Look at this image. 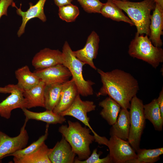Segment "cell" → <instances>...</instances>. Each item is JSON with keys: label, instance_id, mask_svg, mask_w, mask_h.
I'll return each instance as SVG.
<instances>
[{"label": "cell", "instance_id": "cell-1", "mask_svg": "<svg viewBox=\"0 0 163 163\" xmlns=\"http://www.w3.org/2000/svg\"><path fill=\"white\" fill-rule=\"evenodd\" d=\"M97 70L102 84L97 96L108 95L121 108L129 109L132 99L139 90L137 80L130 73L120 69L107 72Z\"/></svg>", "mask_w": 163, "mask_h": 163}, {"label": "cell", "instance_id": "cell-2", "mask_svg": "<svg viewBox=\"0 0 163 163\" xmlns=\"http://www.w3.org/2000/svg\"><path fill=\"white\" fill-rule=\"evenodd\" d=\"M68 125H62L58 131L71 145L73 152L80 160H84L91 155L90 145L95 140L94 135L90 134L91 130L82 126L78 122L68 121Z\"/></svg>", "mask_w": 163, "mask_h": 163}, {"label": "cell", "instance_id": "cell-3", "mask_svg": "<svg viewBox=\"0 0 163 163\" xmlns=\"http://www.w3.org/2000/svg\"><path fill=\"white\" fill-rule=\"evenodd\" d=\"M113 1L127 14L136 27V34H145L149 36L151 12L155 6V3L153 0H144L138 2L126 0Z\"/></svg>", "mask_w": 163, "mask_h": 163}, {"label": "cell", "instance_id": "cell-4", "mask_svg": "<svg viewBox=\"0 0 163 163\" xmlns=\"http://www.w3.org/2000/svg\"><path fill=\"white\" fill-rule=\"evenodd\" d=\"M128 53L133 58L142 60L156 69L163 62V50L152 43L148 36L136 33L129 46Z\"/></svg>", "mask_w": 163, "mask_h": 163}, {"label": "cell", "instance_id": "cell-5", "mask_svg": "<svg viewBox=\"0 0 163 163\" xmlns=\"http://www.w3.org/2000/svg\"><path fill=\"white\" fill-rule=\"evenodd\" d=\"M62 53V64L70 72L79 95L83 97L93 95L94 91L92 86L94 83L90 80H85L82 75L83 67L85 64L75 56L66 41L63 44Z\"/></svg>", "mask_w": 163, "mask_h": 163}, {"label": "cell", "instance_id": "cell-6", "mask_svg": "<svg viewBox=\"0 0 163 163\" xmlns=\"http://www.w3.org/2000/svg\"><path fill=\"white\" fill-rule=\"evenodd\" d=\"M142 101L135 96L130 102V126L127 141L136 152L140 149L142 135L145 124Z\"/></svg>", "mask_w": 163, "mask_h": 163}, {"label": "cell", "instance_id": "cell-7", "mask_svg": "<svg viewBox=\"0 0 163 163\" xmlns=\"http://www.w3.org/2000/svg\"><path fill=\"white\" fill-rule=\"evenodd\" d=\"M102 145L108 148L111 163H128L136 157L135 151L127 140H123L116 136H110L109 140L105 137Z\"/></svg>", "mask_w": 163, "mask_h": 163}, {"label": "cell", "instance_id": "cell-8", "mask_svg": "<svg viewBox=\"0 0 163 163\" xmlns=\"http://www.w3.org/2000/svg\"><path fill=\"white\" fill-rule=\"evenodd\" d=\"M28 120L26 118L20 133L16 136L11 137L0 131V161L8 155L26 147L29 138L26 129Z\"/></svg>", "mask_w": 163, "mask_h": 163}, {"label": "cell", "instance_id": "cell-9", "mask_svg": "<svg viewBox=\"0 0 163 163\" xmlns=\"http://www.w3.org/2000/svg\"><path fill=\"white\" fill-rule=\"evenodd\" d=\"M96 106L92 101H83L78 94L71 105L67 109L59 114L62 116L73 117L82 122L89 128L94 134L95 139L98 136L92 129L89 124V118L88 117V112L94 110Z\"/></svg>", "mask_w": 163, "mask_h": 163}, {"label": "cell", "instance_id": "cell-10", "mask_svg": "<svg viewBox=\"0 0 163 163\" xmlns=\"http://www.w3.org/2000/svg\"><path fill=\"white\" fill-rule=\"evenodd\" d=\"M34 72L45 84L64 83L72 76L69 70L62 64L36 70Z\"/></svg>", "mask_w": 163, "mask_h": 163}, {"label": "cell", "instance_id": "cell-11", "mask_svg": "<svg viewBox=\"0 0 163 163\" xmlns=\"http://www.w3.org/2000/svg\"><path fill=\"white\" fill-rule=\"evenodd\" d=\"M100 41L99 36L93 30L88 37L84 46L82 49L73 51L74 55L78 59L95 70H97V68L93 60L97 57Z\"/></svg>", "mask_w": 163, "mask_h": 163}, {"label": "cell", "instance_id": "cell-12", "mask_svg": "<svg viewBox=\"0 0 163 163\" xmlns=\"http://www.w3.org/2000/svg\"><path fill=\"white\" fill-rule=\"evenodd\" d=\"M46 0H39L34 5L31 2L29 3V8L26 11H23L21 9V4L19 8H18L14 2L11 5L16 8L17 14L22 18L21 24L17 33L18 37H20L25 32V27L27 23L31 19L35 18H39L43 22L46 21V18L44 11V7Z\"/></svg>", "mask_w": 163, "mask_h": 163}, {"label": "cell", "instance_id": "cell-13", "mask_svg": "<svg viewBox=\"0 0 163 163\" xmlns=\"http://www.w3.org/2000/svg\"><path fill=\"white\" fill-rule=\"evenodd\" d=\"M23 91L14 85L10 94L0 103V116L9 119L12 110L17 108H26L27 103L23 95Z\"/></svg>", "mask_w": 163, "mask_h": 163}, {"label": "cell", "instance_id": "cell-14", "mask_svg": "<svg viewBox=\"0 0 163 163\" xmlns=\"http://www.w3.org/2000/svg\"><path fill=\"white\" fill-rule=\"evenodd\" d=\"M62 52L59 50L45 48L40 50L34 56L32 61V66L36 70L43 69L58 64H62Z\"/></svg>", "mask_w": 163, "mask_h": 163}, {"label": "cell", "instance_id": "cell-15", "mask_svg": "<svg viewBox=\"0 0 163 163\" xmlns=\"http://www.w3.org/2000/svg\"><path fill=\"white\" fill-rule=\"evenodd\" d=\"M75 154L62 135V138L52 149H50L48 157L51 163H74Z\"/></svg>", "mask_w": 163, "mask_h": 163}, {"label": "cell", "instance_id": "cell-16", "mask_svg": "<svg viewBox=\"0 0 163 163\" xmlns=\"http://www.w3.org/2000/svg\"><path fill=\"white\" fill-rule=\"evenodd\" d=\"M78 94L77 88L72 78L64 83L59 101L53 111L59 114L67 109Z\"/></svg>", "mask_w": 163, "mask_h": 163}, {"label": "cell", "instance_id": "cell-17", "mask_svg": "<svg viewBox=\"0 0 163 163\" xmlns=\"http://www.w3.org/2000/svg\"><path fill=\"white\" fill-rule=\"evenodd\" d=\"M149 39L155 46L161 47L163 42L161 36L163 34V8L155 3L150 18Z\"/></svg>", "mask_w": 163, "mask_h": 163}, {"label": "cell", "instance_id": "cell-18", "mask_svg": "<svg viewBox=\"0 0 163 163\" xmlns=\"http://www.w3.org/2000/svg\"><path fill=\"white\" fill-rule=\"evenodd\" d=\"M110 134L123 140H128L130 126L129 112L127 109L121 108L117 119L111 126Z\"/></svg>", "mask_w": 163, "mask_h": 163}, {"label": "cell", "instance_id": "cell-19", "mask_svg": "<svg viewBox=\"0 0 163 163\" xmlns=\"http://www.w3.org/2000/svg\"><path fill=\"white\" fill-rule=\"evenodd\" d=\"M15 74L18 81L16 85L23 91L31 89L38 84L41 81L34 72L30 71L29 67L27 65L16 70Z\"/></svg>", "mask_w": 163, "mask_h": 163}, {"label": "cell", "instance_id": "cell-20", "mask_svg": "<svg viewBox=\"0 0 163 163\" xmlns=\"http://www.w3.org/2000/svg\"><path fill=\"white\" fill-rule=\"evenodd\" d=\"M45 84L40 81L31 89L24 91L23 95L27 103L26 108L40 107H45L44 90Z\"/></svg>", "mask_w": 163, "mask_h": 163}, {"label": "cell", "instance_id": "cell-21", "mask_svg": "<svg viewBox=\"0 0 163 163\" xmlns=\"http://www.w3.org/2000/svg\"><path fill=\"white\" fill-rule=\"evenodd\" d=\"M99 105L102 108L100 113L101 117L109 125H112L116 122L121 109L120 105L109 97L100 101Z\"/></svg>", "mask_w": 163, "mask_h": 163}, {"label": "cell", "instance_id": "cell-22", "mask_svg": "<svg viewBox=\"0 0 163 163\" xmlns=\"http://www.w3.org/2000/svg\"><path fill=\"white\" fill-rule=\"evenodd\" d=\"M22 110L26 118L28 120L43 121L49 124H62L66 120L64 117L56 113L52 110H46L43 112H36L29 110L26 108Z\"/></svg>", "mask_w": 163, "mask_h": 163}, {"label": "cell", "instance_id": "cell-23", "mask_svg": "<svg viewBox=\"0 0 163 163\" xmlns=\"http://www.w3.org/2000/svg\"><path fill=\"white\" fill-rule=\"evenodd\" d=\"M143 108L145 119L151 123L155 130L161 131L163 117L161 116L157 99H154L149 103L144 105Z\"/></svg>", "mask_w": 163, "mask_h": 163}, {"label": "cell", "instance_id": "cell-24", "mask_svg": "<svg viewBox=\"0 0 163 163\" xmlns=\"http://www.w3.org/2000/svg\"><path fill=\"white\" fill-rule=\"evenodd\" d=\"M100 14L105 17L113 21H123L128 23L130 26L134 25L129 18L123 13L122 10L111 0H107L105 3H104L101 9Z\"/></svg>", "mask_w": 163, "mask_h": 163}, {"label": "cell", "instance_id": "cell-25", "mask_svg": "<svg viewBox=\"0 0 163 163\" xmlns=\"http://www.w3.org/2000/svg\"><path fill=\"white\" fill-rule=\"evenodd\" d=\"M50 149L44 142L36 150L23 157L13 158L15 163H51L48 157Z\"/></svg>", "mask_w": 163, "mask_h": 163}, {"label": "cell", "instance_id": "cell-26", "mask_svg": "<svg viewBox=\"0 0 163 163\" xmlns=\"http://www.w3.org/2000/svg\"><path fill=\"white\" fill-rule=\"evenodd\" d=\"M63 83L45 84L44 90L45 107L52 110L57 104Z\"/></svg>", "mask_w": 163, "mask_h": 163}, {"label": "cell", "instance_id": "cell-27", "mask_svg": "<svg viewBox=\"0 0 163 163\" xmlns=\"http://www.w3.org/2000/svg\"><path fill=\"white\" fill-rule=\"evenodd\" d=\"M136 157L128 163H153L160 160L163 153V148L153 149H140L136 152Z\"/></svg>", "mask_w": 163, "mask_h": 163}, {"label": "cell", "instance_id": "cell-28", "mask_svg": "<svg viewBox=\"0 0 163 163\" xmlns=\"http://www.w3.org/2000/svg\"><path fill=\"white\" fill-rule=\"evenodd\" d=\"M49 125V124H47L45 133L40 137L37 140L32 143L28 147L17 151L8 155V156H12L15 158H20L28 155L36 150L47 138Z\"/></svg>", "mask_w": 163, "mask_h": 163}, {"label": "cell", "instance_id": "cell-29", "mask_svg": "<svg viewBox=\"0 0 163 163\" xmlns=\"http://www.w3.org/2000/svg\"><path fill=\"white\" fill-rule=\"evenodd\" d=\"M79 14L78 7L72 3L59 7L58 15L59 18L67 22L75 21Z\"/></svg>", "mask_w": 163, "mask_h": 163}, {"label": "cell", "instance_id": "cell-30", "mask_svg": "<svg viewBox=\"0 0 163 163\" xmlns=\"http://www.w3.org/2000/svg\"><path fill=\"white\" fill-rule=\"evenodd\" d=\"M83 10L88 13L100 14L104 3L100 0H76Z\"/></svg>", "mask_w": 163, "mask_h": 163}, {"label": "cell", "instance_id": "cell-31", "mask_svg": "<svg viewBox=\"0 0 163 163\" xmlns=\"http://www.w3.org/2000/svg\"><path fill=\"white\" fill-rule=\"evenodd\" d=\"M97 149H94L91 155L85 160H80L77 158H75V163H111L108 154L105 157L100 158V154L97 153Z\"/></svg>", "mask_w": 163, "mask_h": 163}, {"label": "cell", "instance_id": "cell-32", "mask_svg": "<svg viewBox=\"0 0 163 163\" xmlns=\"http://www.w3.org/2000/svg\"><path fill=\"white\" fill-rule=\"evenodd\" d=\"M13 2V0H0V19L4 15L8 16V9Z\"/></svg>", "mask_w": 163, "mask_h": 163}, {"label": "cell", "instance_id": "cell-33", "mask_svg": "<svg viewBox=\"0 0 163 163\" xmlns=\"http://www.w3.org/2000/svg\"><path fill=\"white\" fill-rule=\"evenodd\" d=\"M160 109L162 116L163 117V89L160 92L158 98L156 99Z\"/></svg>", "mask_w": 163, "mask_h": 163}, {"label": "cell", "instance_id": "cell-34", "mask_svg": "<svg viewBox=\"0 0 163 163\" xmlns=\"http://www.w3.org/2000/svg\"><path fill=\"white\" fill-rule=\"evenodd\" d=\"M14 85L9 84L4 87H0V93L5 94L10 93L13 90Z\"/></svg>", "mask_w": 163, "mask_h": 163}, {"label": "cell", "instance_id": "cell-35", "mask_svg": "<svg viewBox=\"0 0 163 163\" xmlns=\"http://www.w3.org/2000/svg\"><path fill=\"white\" fill-rule=\"evenodd\" d=\"M55 4L58 7L71 3L72 0H54Z\"/></svg>", "mask_w": 163, "mask_h": 163}, {"label": "cell", "instance_id": "cell-36", "mask_svg": "<svg viewBox=\"0 0 163 163\" xmlns=\"http://www.w3.org/2000/svg\"><path fill=\"white\" fill-rule=\"evenodd\" d=\"M155 3L163 8V0H153Z\"/></svg>", "mask_w": 163, "mask_h": 163}, {"label": "cell", "instance_id": "cell-37", "mask_svg": "<svg viewBox=\"0 0 163 163\" xmlns=\"http://www.w3.org/2000/svg\"><path fill=\"white\" fill-rule=\"evenodd\" d=\"M112 1H117V0H121V1H126V0H111Z\"/></svg>", "mask_w": 163, "mask_h": 163}]
</instances>
